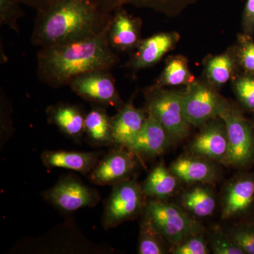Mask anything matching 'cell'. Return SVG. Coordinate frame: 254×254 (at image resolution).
I'll return each mask as SVG.
<instances>
[{
    "label": "cell",
    "instance_id": "21",
    "mask_svg": "<svg viewBox=\"0 0 254 254\" xmlns=\"http://www.w3.org/2000/svg\"><path fill=\"white\" fill-rule=\"evenodd\" d=\"M177 179L170 169L167 168L163 163H160L150 172L143 183V194L158 199L168 198L176 190Z\"/></svg>",
    "mask_w": 254,
    "mask_h": 254
},
{
    "label": "cell",
    "instance_id": "16",
    "mask_svg": "<svg viewBox=\"0 0 254 254\" xmlns=\"http://www.w3.org/2000/svg\"><path fill=\"white\" fill-rule=\"evenodd\" d=\"M48 120L72 139H80L85 133L86 115L77 105L60 103L47 109Z\"/></svg>",
    "mask_w": 254,
    "mask_h": 254
},
{
    "label": "cell",
    "instance_id": "20",
    "mask_svg": "<svg viewBox=\"0 0 254 254\" xmlns=\"http://www.w3.org/2000/svg\"><path fill=\"white\" fill-rule=\"evenodd\" d=\"M85 133L97 145L113 143L111 118L104 107L94 105L86 115Z\"/></svg>",
    "mask_w": 254,
    "mask_h": 254
},
{
    "label": "cell",
    "instance_id": "7",
    "mask_svg": "<svg viewBox=\"0 0 254 254\" xmlns=\"http://www.w3.org/2000/svg\"><path fill=\"white\" fill-rule=\"evenodd\" d=\"M68 86L73 93L95 105L109 106L120 110L124 103L115 80L109 70H98L76 76Z\"/></svg>",
    "mask_w": 254,
    "mask_h": 254
},
{
    "label": "cell",
    "instance_id": "9",
    "mask_svg": "<svg viewBox=\"0 0 254 254\" xmlns=\"http://www.w3.org/2000/svg\"><path fill=\"white\" fill-rule=\"evenodd\" d=\"M45 195L52 204L65 212L93 206L100 200L99 195L93 189L71 177L61 179Z\"/></svg>",
    "mask_w": 254,
    "mask_h": 254
},
{
    "label": "cell",
    "instance_id": "32",
    "mask_svg": "<svg viewBox=\"0 0 254 254\" xmlns=\"http://www.w3.org/2000/svg\"><path fill=\"white\" fill-rule=\"evenodd\" d=\"M210 244L215 254H245L231 237L219 230L213 234Z\"/></svg>",
    "mask_w": 254,
    "mask_h": 254
},
{
    "label": "cell",
    "instance_id": "18",
    "mask_svg": "<svg viewBox=\"0 0 254 254\" xmlns=\"http://www.w3.org/2000/svg\"><path fill=\"white\" fill-rule=\"evenodd\" d=\"M100 153L91 152L45 151L42 160L47 168L74 170L82 174L93 171L98 163Z\"/></svg>",
    "mask_w": 254,
    "mask_h": 254
},
{
    "label": "cell",
    "instance_id": "27",
    "mask_svg": "<svg viewBox=\"0 0 254 254\" xmlns=\"http://www.w3.org/2000/svg\"><path fill=\"white\" fill-rule=\"evenodd\" d=\"M18 0H0V24L20 33L18 21L24 13Z\"/></svg>",
    "mask_w": 254,
    "mask_h": 254
},
{
    "label": "cell",
    "instance_id": "2",
    "mask_svg": "<svg viewBox=\"0 0 254 254\" xmlns=\"http://www.w3.org/2000/svg\"><path fill=\"white\" fill-rule=\"evenodd\" d=\"M112 18L93 0H59L37 11L31 41L41 48L84 39L104 31Z\"/></svg>",
    "mask_w": 254,
    "mask_h": 254
},
{
    "label": "cell",
    "instance_id": "28",
    "mask_svg": "<svg viewBox=\"0 0 254 254\" xmlns=\"http://www.w3.org/2000/svg\"><path fill=\"white\" fill-rule=\"evenodd\" d=\"M237 58L246 73L254 76V42L252 36L244 33L239 38Z\"/></svg>",
    "mask_w": 254,
    "mask_h": 254
},
{
    "label": "cell",
    "instance_id": "4",
    "mask_svg": "<svg viewBox=\"0 0 254 254\" xmlns=\"http://www.w3.org/2000/svg\"><path fill=\"white\" fill-rule=\"evenodd\" d=\"M218 118L226 128L228 150L223 163L237 167H245L254 160V127L238 110L222 102Z\"/></svg>",
    "mask_w": 254,
    "mask_h": 254
},
{
    "label": "cell",
    "instance_id": "26",
    "mask_svg": "<svg viewBox=\"0 0 254 254\" xmlns=\"http://www.w3.org/2000/svg\"><path fill=\"white\" fill-rule=\"evenodd\" d=\"M163 237L152 225L148 219L143 218L141 225L138 254H163L165 253Z\"/></svg>",
    "mask_w": 254,
    "mask_h": 254
},
{
    "label": "cell",
    "instance_id": "33",
    "mask_svg": "<svg viewBox=\"0 0 254 254\" xmlns=\"http://www.w3.org/2000/svg\"><path fill=\"white\" fill-rule=\"evenodd\" d=\"M242 26L245 34L252 36L254 33V0H247L243 18Z\"/></svg>",
    "mask_w": 254,
    "mask_h": 254
},
{
    "label": "cell",
    "instance_id": "14",
    "mask_svg": "<svg viewBox=\"0 0 254 254\" xmlns=\"http://www.w3.org/2000/svg\"><path fill=\"white\" fill-rule=\"evenodd\" d=\"M227 150L228 140L223 122L207 125L190 145V150L197 156L222 162L226 158Z\"/></svg>",
    "mask_w": 254,
    "mask_h": 254
},
{
    "label": "cell",
    "instance_id": "11",
    "mask_svg": "<svg viewBox=\"0 0 254 254\" xmlns=\"http://www.w3.org/2000/svg\"><path fill=\"white\" fill-rule=\"evenodd\" d=\"M141 26V20L130 16L123 7L115 10L108 31L110 47L115 52L136 50L142 41Z\"/></svg>",
    "mask_w": 254,
    "mask_h": 254
},
{
    "label": "cell",
    "instance_id": "22",
    "mask_svg": "<svg viewBox=\"0 0 254 254\" xmlns=\"http://www.w3.org/2000/svg\"><path fill=\"white\" fill-rule=\"evenodd\" d=\"M193 76L189 71L186 59L182 56L172 57L167 61L166 66L153 88L165 86L190 84Z\"/></svg>",
    "mask_w": 254,
    "mask_h": 254
},
{
    "label": "cell",
    "instance_id": "31",
    "mask_svg": "<svg viewBox=\"0 0 254 254\" xmlns=\"http://www.w3.org/2000/svg\"><path fill=\"white\" fill-rule=\"evenodd\" d=\"M229 236L245 254H254V225H240L234 229Z\"/></svg>",
    "mask_w": 254,
    "mask_h": 254
},
{
    "label": "cell",
    "instance_id": "10",
    "mask_svg": "<svg viewBox=\"0 0 254 254\" xmlns=\"http://www.w3.org/2000/svg\"><path fill=\"white\" fill-rule=\"evenodd\" d=\"M136 165L135 154L126 148L110 151L91 172V180L96 185H115L125 181Z\"/></svg>",
    "mask_w": 254,
    "mask_h": 254
},
{
    "label": "cell",
    "instance_id": "17",
    "mask_svg": "<svg viewBox=\"0 0 254 254\" xmlns=\"http://www.w3.org/2000/svg\"><path fill=\"white\" fill-rule=\"evenodd\" d=\"M254 202V174L240 177L229 187L222 218L227 219L245 213Z\"/></svg>",
    "mask_w": 254,
    "mask_h": 254
},
{
    "label": "cell",
    "instance_id": "24",
    "mask_svg": "<svg viewBox=\"0 0 254 254\" xmlns=\"http://www.w3.org/2000/svg\"><path fill=\"white\" fill-rule=\"evenodd\" d=\"M235 68V61L231 55L222 54L214 56L207 63L206 76L217 86H222L231 78Z\"/></svg>",
    "mask_w": 254,
    "mask_h": 254
},
{
    "label": "cell",
    "instance_id": "15",
    "mask_svg": "<svg viewBox=\"0 0 254 254\" xmlns=\"http://www.w3.org/2000/svg\"><path fill=\"white\" fill-rule=\"evenodd\" d=\"M147 116L131 103L124 105L111 118L113 144L127 148L144 126Z\"/></svg>",
    "mask_w": 254,
    "mask_h": 254
},
{
    "label": "cell",
    "instance_id": "13",
    "mask_svg": "<svg viewBox=\"0 0 254 254\" xmlns=\"http://www.w3.org/2000/svg\"><path fill=\"white\" fill-rule=\"evenodd\" d=\"M178 39L177 33H160L142 40L127 66L135 71L153 66L173 50Z\"/></svg>",
    "mask_w": 254,
    "mask_h": 254
},
{
    "label": "cell",
    "instance_id": "6",
    "mask_svg": "<svg viewBox=\"0 0 254 254\" xmlns=\"http://www.w3.org/2000/svg\"><path fill=\"white\" fill-rule=\"evenodd\" d=\"M144 196L142 187L133 180H126L114 185L103 215L105 228L137 216L144 207Z\"/></svg>",
    "mask_w": 254,
    "mask_h": 254
},
{
    "label": "cell",
    "instance_id": "19",
    "mask_svg": "<svg viewBox=\"0 0 254 254\" xmlns=\"http://www.w3.org/2000/svg\"><path fill=\"white\" fill-rule=\"evenodd\" d=\"M170 170L177 179L185 182H209L216 177V172L207 159L182 157L170 165Z\"/></svg>",
    "mask_w": 254,
    "mask_h": 254
},
{
    "label": "cell",
    "instance_id": "35",
    "mask_svg": "<svg viewBox=\"0 0 254 254\" xmlns=\"http://www.w3.org/2000/svg\"></svg>",
    "mask_w": 254,
    "mask_h": 254
},
{
    "label": "cell",
    "instance_id": "5",
    "mask_svg": "<svg viewBox=\"0 0 254 254\" xmlns=\"http://www.w3.org/2000/svg\"><path fill=\"white\" fill-rule=\"evenodd\" d=\"M147 98L148 112L160 122L171 139L178 141L188 136L191 125L184 113L182 93L151 87Z\"/></svg>",
    "mask_w": 254,
    "mask_h": 254
},
{
    "label": "cell",
    "instance_id": "25",
    "mask_svg": "<svg viewBox=\"0 0 254 254\" xmlns=\"http://www.w3.org/2000/svg\"><path fill=\"white\" fill-rule=\"evenodd\" d=\"M102 11L113 14L115 10L126 4L137 7H148L166 14L173 13V0H93Z\"/></svg>",
    "mask_w": 254,
    "mask_h": 254
},
{
    "label": "cell",
    "instance_id": "30",
    "mask_svg": "<svg viewBox=\"0 0 254 254\" xmlns=\"http://www.w3.org/2000/svg\"><path fill=\"white\" fill-rule=\"evenodd\" d=\"M174 254H208L210 253L208 244L202 233L189 237L171 250Z\"/></svg>",
    "mask_w": 254,
    "mask_h": 254
},
{
    "label": "cell",
    "instance_id": "29",
    "mask_svg": "<svg viewBox=\"0 0 254 254\" xmlns=\"http://www.w3.org/2000/svg\"><path fill=\"white\" fill-rule=\"evenodd\" d=\"M234 87L242 105L254 113V76L247 74L240 76L235 81Z\"/></svg>",
    "mask_w": 254,
    "mask_h": 254
},
{
    "label": "cell",
    "instance_id": "1",
    "mask_svg": "<svg viewBox=\"0 0 254 254\" xmlns=\"http://www.w3.org/2000/svg\"><path fill=\"white\" fill-rule=\"evenodd\" d=\"M110 25L96 36L40 48L37 53L38 80L51 88H60L83 73L110 71L120 58L108 41Z\"/></svg>",
    "mask_w": 254,
    "mask_h": 254
},
{
    "label": "cell",
    "instance_id": "23",
    "mask_svg": "<svg viewBox=\"0 0 254 254\" xmlns=\"http://www.w3.org/2000/svg\"><path fill=\"white\" fill-rule=\"evenodd\" d=\"M183 206L195 216H209L215 208V200L208 190L196 187L187 192L182 197Z\"/></svg>",
    "mask_w": 254,
    "mask_h": 254
},
{
    "label": "cell",
    "instance_id": "34",
    "mask_svg": "<svg viewBox=\"0 0 254 254\" xmlns=\"http://www.w3.org/2000/svg\"><path fill=\"white\" fill-rule=\"evenodd\" d=\"M21 4L27 5L36 11L46 9L59 0H18Z\"/></svg>",
    "mask_w": 254,
    "mask_h": 254
},
{
    "label": "cell",
    "instance_id": "12",
    "mask_svg": "<svg viewBox=\"0 0 254 254\" xmlns=\"http://www.w3.org/2000/svg\"><path fill=\"white\" fill-rule=\"evenodd\" d=\"M171 140L160 122L153 114L148 112L144 126L127 148L135 155L155 156L168 148Z\"/></svg>",
    "mask_w": 254,
    "mask_h": 254
},
{
    "label": "cell",
    "instance_id": "8",
    "mask_svg": "<svg viewBox=\"0 0 254 254\" xmlns=\"http://www.w3.org/2000/svg\"><path fill=\"white\" fill-rule=\"evenodd\" d=\"M223 100L213 90L195 81L190 82L182 93L184 113L192 126H203L218 117Z\"/></svg>",
    "mask_w": 254,
    "mask_h": 254
},
{
    "label": "cell",
    "instance_id": "3",
    "mask_svg": "<svg viewBox=\"0 0 254 254\" xmlns=\"http://www.w3.org/2000/svg\"><path fill=\"white\" fill-rule=\"evenodd\" d=\"M145 217L173 246L203 231L202 225L181 208L159 199L150 200L145 205Z\"/></svg>",
    "mask_w": 254,
    "mask_h": 254
}]
</instances>
